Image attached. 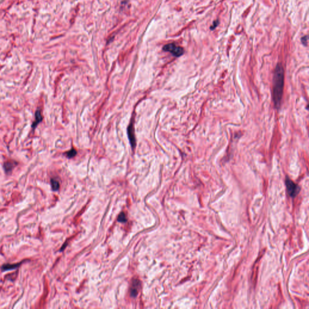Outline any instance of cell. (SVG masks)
<instances>
[{
	"label": "cell",
	"mask_w": 309,
	"mask_h": 309,
	"mask_svg": "<svg viewBox=\"0 0 309 309\" xmlns=\"http://www.w3.org/2000/svg\"><path fill=\"white\" fill-rule=\"evenodd\" d=\"M118 221L120 222H125L126 221V215H125V214L124 213V212L120 213V214L118 216Z\"/></svg>",
	"instance_id": "8fae6325"
},
{
	"label": "cell",
	"mask_w": 309,
	"mask_h": 309,
	"mask_svg": "<svg viewBox=\"0 0 309 309\" xmlns=\"http://www.w3.org/2000/svg\"><path fill=\"white\" fill-rule=\"evenodd\" d=\"M35 121H33V123L32 125V128H33V129H35V128H36V126L39 125V123H41V122L42 121V115H41L40 109H38L37 111H36V112H35Z\"/></svg>",
	"instance_id": "5b68a950"
},
{
	"label": "cell",
	"mask_w": 309,
	"mask_h": 309,
	"mask_svg": "<svg viewBox=\"0 0 309 309\" xmlns=\"http://www.w3.org/2000/svg\"><path fill=\"white\" fill-rule=\"evenodd\" d=\"M18 165V163L15 161H8L4 163V169L6 173H9L11 172L13 169Z\"/></svg>",
	"instance_id": "277c9868"
},
{
	"label": "cell",
	"mask_w": 309,
	"mask_h": 309,
	"mask_svg": "<svg viewBox=\"0 0 309 309\" xmlns=\"http://www.w3.org/2000/svg\"><path fill=\"white\" fill-rule=\"evenodd\" d=\"M285 183L289 196L292 198H295L300 192L299 186L295 183L294 182L292 181L288 177H287L286 179Z\"/></svg>",
	"instance_id": "7a4b0ae2"
},
{
	"label": "cell",
	"mask_w": 309,
	"mask_h": 309,
	"mask_svg": "<svg viewBox=\"0 0 309 309\" xmlns=\"http://www.w3.org/2000/svg\"><path fill=\"white\" fill-rule=\"evenodd\" d=\"M307 38H308V37H307V36H304V37H302V39H301V41H302V44H303L304 45H307V39H307Z\"/></svg>",
	"instance_id": "4fadbf2b"
},
{
	"label": "cell",
	"mask_w": 309,
	"mask_h": 309,
	"mask_svg": "<svg viewBox=\"0 0 309 309\" xmlns=\"http://www.w3.org/2000/svg\"><path fill=\"white\" fill-rule=\"evenodd\" d=\"M128 137H129V141L131 142V146H132V147H134L135 146V138L132 125L129 126V128H128Z\"/></svg>",
	"instance_id": "52a82bcc"
},
{
	"label": "cell",
	"mask_w": 309,
	"mask_h": 309,
	"mask_svg": "<svg viewBox=\"0 0 309 309\" xmlns=\"http://www.w3.org/2000/svg\"><path fill=\"white\" fill-rule=\"evenodd\" d=\"M51 185L52 189H53V190H54V191L58 190L59 189V187H60V184H59V181L53 178L51 179Z\"/></svg>",
	"instance_id": "9c48e42d"
},
{
	"label": "cell",
	"mask_w": 309,
	"mask_h": 309,
	"mask_svg": "<svg viewBox=\"0 0 309 309\" xmlns=\"http://www.w3.org/2000/svg\"><path fill=\"white\" fill-rule=\"evenodd\" d=\"M219 23V20H216V21H214L213 24H212V25L211 26V28H210L211 30H214V29L215 27H216L218 25Z\"/></svg>",
	"instance_id": "7c38bea8"
},
{
	"label": "cell",
	"mask_w": 309,
	"mask_h": 309,
	"mask_svg": "<svg viewBox=\"0 0 309 309\" xmlns=\"http://www.w3.org/2000/svg\"><path fill=\"white\" fill-rule=\"evenodd\" d=\"M22 262L21 263H15V264H3L2 266V267H1V269H2L3 271H6V270H13V269H15L16 268H18V267H19V266L21 265V264L22 263Z\"/></svg>",
	"instance_id": "8992f818"
},
{
	"label": "cell",
	"mask_w": 309,
	"mask_h": 309,
	"mask_svg": "<svg viewBox=\"0 0 309 309\" xmlns=\"http://www.w3.org/2000/svg\"><path fill=\"white\" fill-rule=\"evenodd\" d=\"M140 285V284H139V281L138 280H135L134 281V283H133L132 284V289H131V296H133V297H135V296H137V293H138V288L137 287L138 286Z\"/></svg>",
	"instance_id": "ba28073f"
},
{
	"label": "cell",
	"mask_w": 309,
	"mask_h": 309,
	"mask_svg": "<svg viewBox=\"0 0 309 309\" xmlns=\"http://www.w3.org/2000/svg\"><path fill=\"white\" fill-rule=\"evenodd\" d=\"M76 154H77V151L76 150L74 149H72L71 150L68 151V152H67L66 153L67 156L68 157V158H73L76 155Z\"/></svg>",
	"instance_id": "30bf717a"
},
{
	"label": "cell",
	"mask_w": 309,
	"mask_h": 309,
	"mask_svg": "<svg viewBox=\"0 0 309 309\" xmlns=\"http://www.w3.org/2000/svg\"><path fill=\"white\" fill-rule=\"evenodd\" d=\"M284 74L283 67L281 64H277L273 78V100L276 109H279L281 106L284 83Z\"/></svg>",
	"instance_id": "6da1fadb"
},
{
	"label": "cell",
	"mask_w": 309,
	"mask_h": 309,
	"mask_svg": "<svg viewBox=\"0 0 309 309\" xmlns=\"http://www.w3.org/2000/svg\"><path fill=\"white\" fill-rule=\"evenodd\" d=\"M163 50L166 51L170 52L176 57H179L183 54V49L180 47L176 46L175 44H167L163 47Z\"/></svg>",
	"instance_id": "3957f363"
}]
</instances>
